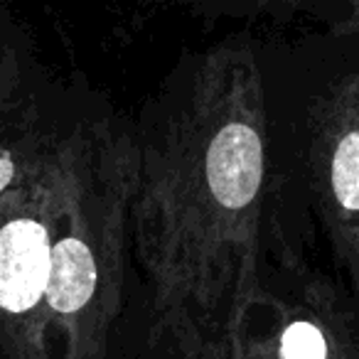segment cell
<instances>
[{
	"mask_svg": "<svg viewBox=\"0 0 359 359\" xmlns=\"http://www.w3.org/2000/svg\"><path fill=\"white\" fill-rule=\"evenodd\" d=\"M135 145L130 239L150 334L185 359H239L264 293L269 175L266 89L249 42L202 55Z\"/></svg>",
	"mask_w": 359,
	"mask_h": 359,
	"instance_id": "cell-1",
	"label": "cell"
},
{
	"mask_svg": "<svg viewBox=\"0 0 359 359\" xmlns=\"http://www.w3.org/2000/svg\"><path fill=\"white\" fill-rule=\"evenodd\" d=\"M138 145L81 121L60 145V202L40 318V359H106L123 310Z\"/></svg>",
	"mask_w": 359,
	"mask_h": 359,
	"instance_id": "cell-2",
	"label": "cell"
},
{
	"mask_svg": "<svg viewBox=\"0 0 359 359\" xmlns=\"http://www.w3.org/2000/svg\"><path fill=\"white\" fill-rule=\"evenodd\" d=\"M62 138L40 168L0 200V344L13 359H40V318L60 202Z\"/></svg>",
	"mask_w": 359,
	"mask_h": 359,
	"instance_id": "cell-3",
	"label": "cell"
},
{
	"mask_svg": "<svg viewBox=\"0 0 359 359\" xmlns=\"http://www.w3.org/2000/svg\"><path fill=\"white\" fill-rule=\"evenodd\" d=\"M308 160L320 219L359 293V72L332 81L315 99Z\"/></svg>",
	"mask_w": 359,
	"mask_h": 359,
	"instance_id": "cell-4",
	"label": "cell"
},
{
	"mask_svg": "<svg viewBox=\"0 0 359 359\" xmlns=\"http://www.w3.org/2000/svg\"><path fill=\"white\" fill-rule=\"evenodd\" d=\"M239 359H354L347 315L330 285L308 280L293 295L261 293Z\"/></svg>",
	"mask_w": 359,
	"mask_h": 359,
	"instance_id": "cell-5",
	"label": "cell"
},
{
	"mask_svg": "<svg viewBox=\"0 0 359 359\" xmlns=\"http://www.w3.org/2000/svg\"><path fill=\"white\" fill-rule=\"evenodd\" d=\"M62 133L45 121L35 96L0 109V200L40 168Z\"/></svg>",
	"mask_w": 359,
	"mask_h": 359,
	"instance_id": "cell-6",
	"label": "cell"
},
{
	"mask_svg": "<svg viewBox=\"0 0 359 359\" xmlns=\"http://www.w3.org/2000/svg\"><path fill=\"white\" fill-rule=\"evenodd\" d=\"M3 25L6 22L0 20V109L30 96L27 91H22V67L18 60V47L13 37L3 30Z\"/></svg>",
	"mask_w": 359,
	"mask_h": 359,
	"instance_id": "cell-7",
	"label": "cell"
},
{
	"mask_svg": "<svg viewBox=\"0 0 359 359\" xmlns=\"http://www.w3.org/2000/svg\"><path fill=\"white\" fill-rule=\"evenodd\" d=\"M332 35H339V37L359 35V3H352V6H349L347 15L332 27Z\"/></svg>",
	"mask_w": 359,
	"mask_h": 359,
	"instance_id": "cell-8",
	"label": "cell"
}]
</instances>
